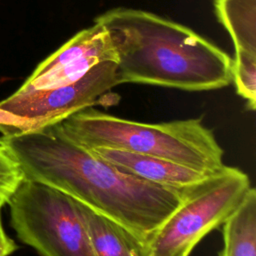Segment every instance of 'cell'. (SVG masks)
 I'll return each mask as SVG.
<instances>
[{
  "label": "cell",
  "mask_w": 256,
  "mask_h": 256,
  "mask_svg": "<svg viewBox=\"0 0 256 256\" xmlns=\"http://www.w3.org/2000/svg\"><path fill=\"white\" fill-rule=\"evenodd\" d=\"M0 145L25 179L53 187L114 222L142 251L191 188H168L122 171L72 140L60 123L2 135Z\"/></svg>",
  "instance_id": "1"
},
{
  "label": "cell",
  "mask_w": 256,
  "mask_h": 256,
  "mask_svg": "<svg viewBox=\"0 0 256 256\" xmlns=\"http://www.w3.org/2000/svg\"><path fill=\"white\" fill-rule=\"evenodd\" d=\"M107 30L120 84L140 83L207 91L233 80V59L190 28L132 8H114L94 20Z\"/></svg>",
  "instance_id": "2"
},
{
  "label": "cell",
  "mask_w": 256,
  "mask_h": 256,
  "mask_svg": "<svg viewBox=\"0 0 256 256\" xmlns=\"http://www.w3.org/2000/svg\"><path fill=\"white\" fill-rule=\"evenodd\" d=\"M60 126L72 140L88 149L149 155L205 172L225 166L224 150L201 118L144 123L89 107L66 118Z\"/></svg>",
  "instance_id": "3"
},
{
  "label": "cell",
  "mask_w": 256,
  "mask_h": 256,
  "mask_svg": "<svg viewBox=\"0 0 256 256\" xmlns=\"http://www.w3.org/2000/svg\"><path fill=\"white\" fill-rule=\"evenodd\" d=\"M250 187L245 172L225 165L188 190L143 252L149 256H189L209 232L225 222Z\"/></svg>",
  "instance_id": "4"
},
{
  "label": "cell",
  "mask_w": 256,
  "mask_h": 256,
  "mask_svg": "<svg viewBox=\"0 0 256 256\" xmlns=\"http://www.w3.org/2000/svg\"><path fill=\"white\" fill-rule=\"evenodd\" d=\"M17 237L40 256H96L74 199L24 179L8 202Z\"/></svg>",
  "instance_id": "5"
},
{
  "label": "cell",
  "mask_w": 256,
  "mask_h": 256,
  "mask_svg": "<svg viewBox=\"0 0 256 256\" xmlns=\"http://www.w3.org/2000/svg\"><path fill=\"white\" fill-rule=\"evenodd\" d=\"M117 59L102 62L79 84L55 90H22L0 101V108L33 120L36 130L60 123L71 115L103 103L119 85Z\"/></svg>",
  "instance_id": "6"
},
{
  "label": "cell",
  "mask_w": 256,
  "mask_h": 256,
  "mask_svg": "<svg viewBox=\"0 0 256 256\" xmlns=\"http://www.w3.org/2000/svg\"><path fill=\"white\" fill-rule=\"evenodd\" d=\"M220 23L229 32L235 47L233 80L236 91L256 108V0H214Z\"/></svg>",
  "instance_id": "7"
},
{
  "label": "cell",
  "mask_w": 256,
  "mask_h": 256,
  "mask_svg": "<svg viewBox=\"0 0 256 256\" xmlns=\"http://www.w3.org/2000/svg\"><path fill=\"white\" fill-rule=\"evenodd\" d=\"M90 150L122 171L153 184L173 189H188L215 173L199 171L163 158L123 150L108 148Z\"/></svg>",
  "instance_id": "8"
},
{
  "label": "cell",
  "mask_w": 256,
  "mask_h": 256,
  "mask_svg": "<svg viewBox=\"0 0 256 256\" xmlns=\"http://www.w3.org/2000/svg\"><path fill=\"white\" fill-rule=\"evenodd\" d=\"M224 256H256V190L246 195L222 224Z\"/></svg>",
  "instance_id": "9"
},
{
  "label": "cell",
  "mask_w": 256,
  "mask_h": 256,
  "mask_svg": "<svg viewBox=\"0 0 256 256\" xmlns=\"http://www.w3.org/2000/svg\"><path fill=\"white\" fill-rule=\"evenodd\" d=\"M75 202L96 256H131L132 249L138 245L122 228L87 206Z\"/></svg>",
  "instance_id": "10"
},
{
  "label": "cell",
  "mask_w": 256,
  "mask_h": 256,
  "mask_svg": "<svg viewBox=\"0 0 256 256\" xmlns=\"http://www.w3.org/2000/svg\"><path fill=\"white\" fill-rule=\"evenodd\" d=\"M25 179V175L9 153L0 145V206L8 204L20 184Z\"/></svg>",
  "instance_id": "11"
},
{
  "label": "cell",
  "mask_w": 256,
  "mask_h": 256,
  "mask_svg": "<svg viewBox=\"0 0 256 256\" xmlns=\"http://www.w3.org/2000/svg\"><path fill=\"white\" fill-rule=\"evenodd\" d=\"M1 209L2 207L0 206V256H9L18 249V245L6 234L3 228L1 220Z\"/></svg>",
  "instance_id": "12"
},
{
  "label": "cell",
  "mask_w": 256,
  "mask_h": 256,
  "mask_svg": "<svg viewBox=\"0 0 256 256\" xmlns=\"http://www.w3.org/2000/svg\"><path fill=\"white\" fill-rule=\"evenodd\" d=\"M131 256H149L147 253L143 252L139 247H135L131 251Z\"/></svg>",
  "instance_id": "13"
},
{
  "label": "cell",
  "mask_w": 256,
  "mask_h": 256,
  "mask_svg": "<svg viewBox=\"0 0 256 256\" xmlns=\"http://www.w3.org/2000/svg\"><path fill=\"white\" fill-rule=\"evenodd\" d=\"M219 256H224V254H223V253L220 251V252H219Z\"/></svg>",
  "instance_id": "14"
}]
</instances>
